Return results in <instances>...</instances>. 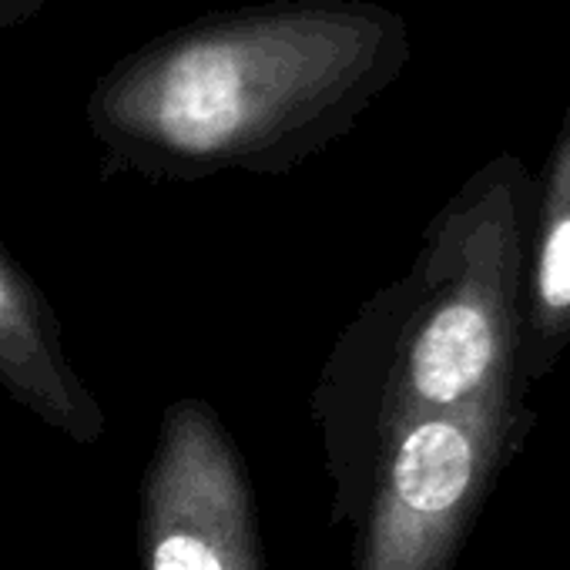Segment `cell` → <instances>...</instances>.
I'll use <instances>...</instances> for the list:
<instances>
[{"instance_id": "1", "label": "cell", "mask_w": 570, "mask_h": 570, "mask_svg": "<svg viewBox=\"0 0 570 570\" xmlns=\"http://www.w3.org/2000/svg\"><path fill=\"white\" fill-rule=\"evenodd\" d=\"M410 55L406 18L373 0H268L145 41L85 118L105 178L285 175L350 135Z\"/></svg>"}, {"instance_id": "2", "label": "cell", "mask_w": 570, "mask_h": 570, "mask_svg": "<svg viewBox=\"0 0 570 570\" xmlns=\"http://www.w3.org/2000/svg\"><path fill=\"white\" fill-rule=\"evenodd\" d=\"M537 198L513 151L480 165L430 218L413 265L336 340L309 400L333 527L360 530L403 430L520 376Z\"/></svg>"}, {"instance_id": "3", "label": "cell", "mask_w": 570, "mask_h": 570, "mask_svg": "<svg viewBox=\"0 0 570 570\" xmlns=\"http://www.w3.org/2000/svg\"><path fill=\"white\" fill-rule=\"evenodd\" d=\"M533 420L513 376L403 430L376 470L353 570H450Z\"/></svg>"}, {"instance_id": "4", "label": "cell", "mask_w": 570, "mask_h": 570, "mask_svg": "<svg viewBox=\"0 0 570 570\" xmlns=\"http://www.w3.org/2000/svg\"><path fill=\"white\" fill-rule=\"evenodd\" d=\"M138 553L145 570H265L245 463L198 400H175L141 476Z\"/></svg>"}, {"instance_id": "5", "label": "cell", "mask_w": 570, "mask_h": 570, "mask_svg": "<svg viewBox=\"0 0 570 570\" xmlns=\"http://www.w3.org/2000/svg\"><path fill=\"white\" fill-rule=\"evenodd\" d=\"M0 390L78 446H98L108 416L65 350L61 320L0 242Z\"/></svg>"}, {"instance_id": "6", "label": "cell", "mask_w": 570, "mask_h": 570, "mask_svg": "<svg viewBox=\"0 0 570 570\" xmlns=\"http://www.w3.org/2000/svg\"><path fill=\"white\" fill-rule=\"evenodd\" d=\"M537 225L527 282L520 380H547L570 346V105L537 178Z\"/></svg>"}, {"instance_id": "7", "label": "cell", "mask_w": 570, "mask_h": 570, "mask_svg": "<svg viewBox=\"0 0 570 570\" xmlns=\"http://www.w3.org/2000/svg\"><path fill=\"white\" fill-rule=\"evenodd\" d=\"M51 0H0V35L14 31L21 24H28L31 18H38Z\"/></svg>"}]
</instances>
